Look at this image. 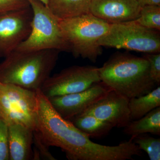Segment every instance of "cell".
<instances>
[{"instance_id":"obj_1","label":"cell","mask_w":160,"mask_h":160,"mask_svg":"<svg viewBox=\"0 0 160 160\" xmlns=\"http://www.w3.org/2000/svg\"><path fill=\"white\" fill-rule=\"evenodd\" d=\"M36 91L35 130L49 147L60 148L69 160H126L129 158V146L126 142L109 146L92 142L70 121L59 114L41 89Z\"/></svg>"},{"instance_id":"obj_2","label":"cell","mask_w":160,"mask_h":160,"mask_svg":"<svg viewBox=\"0 0 160 160\" xmlns=\"http://www.w3.org/2000/svg\"><path fill=\"white\" fill-rule=\"evenodd\" d=\"M99 72L101 82L129 99L147 94L157 86L150 76L148 60L128 53L112 56Z\"/></svg>"},{"instance_id":"obj_3","label":"cell","mask_w":160,"mask_h":160,"mask_svg":"<svg viewBox=\"0 0 160 160\" xmlns=\"http://www.w3.org/2000/svg\"><path fill=\"white\" fill-rule=\"evenodd\" d=\"M61 52L14 50L0 63V82L36 91L50 77Z\"/></svg>"},{"instance_id":"obj_4","label":"cell","mask_w":160,"mask_h":160,"mask_svg":"<svg viewBox=\"0 0 160 160\" xmlns=\"http://www.w3.org/2000/svg\"><path fill=\"white\" fill-rule=\"evenodd\" d=\"M63 36L75 58L88 59L95 63L102 54L98 40L109 30L110 24L90 12L60 20Z\"/></svg>"},{"instance_id":"obj_5","label":"cell","mask_w":160,"mask_h":160,"mask_svg":"<svg viewBox=\"0 0 160 160\" xmlns=\"http://www.w3.org/2000/svg\"><path fill=\"white\" fill-rule=\"evenodd\" d=\"M32 11L31 29L29 36L15 50L33 51L54 49L69 52V46L63 36L60 20L39 0H27Z\"/></svg>"},{"instance_id":"obj_6","label":"cell","mask_w":160,"mask_h":160,"mask_svg":"<svg viewBox=\"0 0 160 160\" xmlns=\"http://www.w3.org/2000/svg\"><path fill=\"white\" fill-rule=\"evenodd\" d=\"M135 21L110 24L109 30L98 40L102 47L125 49L146 53L160 52V34Z\"/></svg>"},{"instance_id":"obj_7","label":"cell","mask_w":160,"mask_h":160,"mask_svg":"<svg viewBox=\"0 0 160 160\" xmlns=\"http://www.w3.org/2000/svg\"><path fill=\"white\" fill-rule=\"evenodd\" d=\"M36 91L0 82V118L8 125L19 124L36 129Z\"/></svg>"},{"instance_id":"obj_8","label":"cell","mask_w":160,"mask_h":160,"mask_svg":"<svg viewBox=\"0 0 160 160\" xmlns=\"http://www.w3.org/2000/svg\"><path fill=\"white\" fill-rule=\"evenodd\" d=\"M101 82L99 68L91 66H73L49 77L41 90L48 98L76 93Z\"/></svg>"},{"instance_id":"obj_9","label":"cell","mask_w":160,"mask_h":160,"mask_svg":"<svg viewBox=\"0 0 160 160\" xmlns=\"http://www.w3.org/2000/svg\"><path fill=\"white\" fill-rule=\"evenodd\" d=\"M31 7L0 13V58L14 51L28 38L31 29Z\"/></svg>"},{"instance_id":"obj_10","label":"cell","mask_w":160,"mask_h":160,"mask_svg":"<svg viewBox=\"0 0 160 160\" xmlns=\"http://www.w3.org/2000/svg\"><path fill=\"white\" fill-rule=\"evenodd\" d=\"M111 89L100 82L84 91L48 99L55 110L62 118L70 120L82 113Z\"/></svg>"},{"instance_id":"obj_11","label":"cell","mask_w":160,"mask_h":160,"mask_svg":"<svg viewBox=\"0 0 160 160\" xmlns=\"http://www.w3.org/2000/svg\"><path fill=\"white\" fill-rule=\"evenodd\" d=\"M129 99L111 89L84 112L111 124L114 127L124 128L131 121Z\"/></svg>"},{"instance_id":"obj_12","label":"cell","mask_w":160,"mask_h":160,"mask_svg":"<svg viewBox=\"0 0 160 160\" xmlns=\"http://www.w3.org/2000/svg\"><path fill=\"white\" fill-rule=\"evenodd\" d=\"M142 7L137 0H91L89 12L110 24L135 21Z\"/></svg>"},{"instance_id":"obj_13","label":"cell","mask_w":160,"mask_h":160,"mask_svg":"<svg viewBox=\"0 0 160 160\" xmlns=\"http://www.w3.org/2000/svg\"><path fill=\"white\" fill-rule=\"evenodd\" d=\"M8 126L9 160L32 158L33 130L21 124H10Z\"/></svg>"},{"instance_id":"obj_14","label":"cell","mask_w":160,"mask_h":160,"mask_svg":"<svg viewBox=\"0 0 160 160\" xmlns=\"http://www.w3.org/2000/svg\"><path fill=\"white\" fill-rule=\"evenodd\" d=\"M91 0H48L47 6L62 20L89 13Z\"/></svg>"},{"instance_id":"obj_15","label":"cell","mask_w":160,"mask_h":160,"mask_svg":"<svg viewBox=\"0 0 160 160\" xmlns=\"http://www.w3.org/2000/svg\"><path fill=\"white\" fill-rule=\"evenodd\" d=\"M69 121L90 138L101 139L105 137L113 128L111 124L85 112L78 115Z\"/></svg>"},{"instance_id":"obj_16","label":"cell","mask_w":160,"mask_h":160,"mask_svg":"<svg viewBox=\"0 0 160 160\" xmlns=\"http://www.w3.org/2000/svg\"><path fill=\"white\" fill-rule=\"evenodd\" d=\"M123 129V132L131 137L144 133L160 135V106L139 119L132 120Z\"/></svg>"},{"instance_id":"obj_17","label":"cell","mask_w":160,"mask_h":160,"mask_svg":"<svg viewBox=\"0 0 160 160\" xmlns=\"http://www.w3.org/2000/svg\"><path fill=\"white\" fill-rule=\"evenodd\" d=\"M160 106V87L149 93L129 99V107L131 121L139 119L155 108Z\"/></svg>"},{"instance_id":"obj_18","label":"cell","mask_w":160,"mask_h":160,"mask_svg":"<svg viewBox=\"0 0 160 160\" xmlns=\"http://www.w3.org/2000/svg\"><path fill=\"white\" fill-rule=\"evenodd\" d=\"M133 142L142 150L146 152L150 160H160V138L144 133L131 137Z\"/></svg>"},{"instance_id":"obj_19","label":"cell","mask_w":160,"mask_h":160,"mask_svg":"<svg viewBox=\"0 0 160 160\" xmlns=\"http://www.w3.org/2000/svg\"><path fill=\"white\" fill-rule=\"evenodd\" d=\"M135 21L145 28L159 31L160 6H143L140 11L139 17Z\"/></svg>"},{"instance_id":"obj_20","label":"cell","mask_w":160,"mask_h":160,"mask_svg":"<svg viewBox=\"0 0 160 160\" xmlns=\"http://www.w3.org/2000/svg\"><path fill=\"white\" fill-rule=\"evenodd\" d=\"M33 144L34 145V149L32 153L33 160L43 159L49 160H56L49 152V146L42 138L41 134L37 130L33 131Z\"/></svg>"},{"instance_id":"obj_21","label":"cell","mask_w":160,"mask_h":160,"mask_svg":"<svg viewBox=\"0 0 160 160\" xmlns=\"http://www.w3.org/2000/svg\"><path fill=\"white\" fill-rule=\"evenodd\" d=\"M8 129V124L0 118V160H9Z\"/></svg>"},{"instance_id":"obj_22","label":"cell","mask_w":160,"mask_h":160,"mask_svg":"<svg viewBox=\"0 0 160 160\" xmlns=\"http://www.w3.org/2000/svg\"><path fill=\"white\" fill-rule=\"evenodd\" d=\"M148 60L149 65V72L151 78L159 86L160 84V53H146L143 56Z\"/></svg>"},{"instance_id":"obj_23","label":"cell","mask_w":160,"mask_h":160,"mask_svg":"<svg viewBox=\"0 0 160 160\" xmlns=\"http://www.w3.org/2000/svg\"><path fill=\"white\" fill-rule=\"evenodd\" d=\"M29 6L27 0H0V13L20 10Z\"/></svg>"},{"instance_id":"obj_24","label":"cell","mask_w":160,"mask_h":160,"mask_svg":"<svg viewBox=\"0 0 160 160\" xmlns=\"http://www.w3.org/2000/svg\"><path fill=\"white\" fill-rule=\"evenodd\" d=\"M141 7L146 6H160V0H137Z\"/></svg>"},{"instance_id":"obj_25","label":"cell","mask_w":160,"mask_h":160,"mask_svg":"<svg viewBox=\"0 0 160 160\" xmlns=\"http://www.w3.org/2000/svg\"><path fill=\"white\" fill-rule=\"evenodd\" d=\"M42 2L44 5L47 6V2H48V0H39Z\"/></svg>"}]
</instances>
